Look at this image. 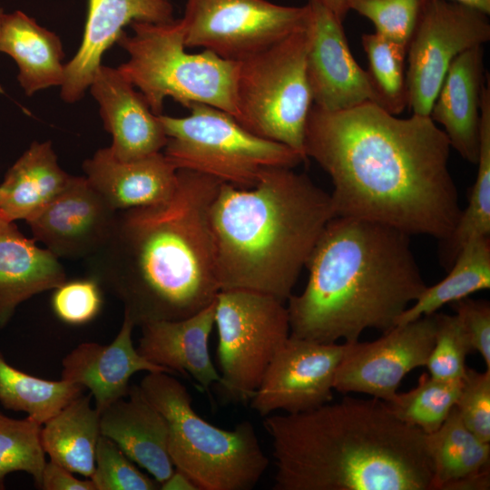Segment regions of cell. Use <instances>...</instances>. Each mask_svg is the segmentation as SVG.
I'll return each mask as SVG.
<instances>
[{
    "label": "cell",
    "mask_w": 490,
    "mask_h": 490,
    "mask_svg": "<svg viewBox=\"0 0 490 490\" xmlns=\"http://www.w3.org/2000/svg\"><path fill=\"white\" fill-rule=\"evenodd\" d=\"M450 150L430 116L398 118L373 103L339 112L312 105L305 129L304 153L331 179L335 216L440 241L462 211Z\"/></svg>",
    "instance_id": "cell-1"
},
{
    "label": "cell",
    "mask_w": 490,
    "mask_h": 490,
    "mask_svg": "<svg viewBox=\"0 0 490 490\" xmlns=\"http://www.w3.org/2000/svg\"><path fill=\"white\" fill-rule=\"evenodd\" d=\"M222 182L178 170L165 201L119 211L89 277L114 295L135 327L191 317L220 291L210 209Z\"/></svg>",
    "instance_id": "cell-2"
},
{
    "label": "cell",
    "mask_w": 490,
    "mask_h": 490,
    "mask_svg": "<svg viewBox=\"0 0 490 490\" xmlns=\"http://www.w3.org/2000/svg\"><path fill=\"white\" fill-rule=\"evenodd\" d=\"M274 490H432L426 434L383 400L340 402L265 416Z\"/></svg>",
    "instance_id": "cell-3"
},
{
    "label": "cell",
    "mask_w": 490,
    "mask_h": 490,
    "mask_svg": "<svg viewBox=\"0 0 490 490\" xmlns=\"http://www.w3.org/2000/svg\"><path fill=\"white\" fill-rule=\"evenodd\" d=\"M409 237L371 220L331 218L307 260L304 290L287 300L289 336L353 343L368 328H394L426 288Z\"/></svg>",
    "instance_id": "cell-4"
},
{
    "label": "cell",
    "mask_w": 490,
    "mask_h": 490,
    "mask_svg": "<svg viewBox=\"0 0 490 490\" xmlns=\"http://www.w3.org/2000/svg\"><path fill=\"white\" fill-rule=\"evenodd\" d=\"M334 216L329 193L292 168H265L251 188L221 183L209 215L220 290L286 302Z\"/></svg>",
    "instance_id": "cell-5"
},
{
    "label": "cell",
    "mask_w": 490,
    "mask_h": 490,
    "mask_svg": "<svg viewBox=\"0 0 490 490\" xmlns=\"http://www.w3.org/2000/svg\"><path fill=\"white\" fill-rule=\"evenodd\" d=\"M172 374L148 372L139 386L168 425V451L174 468L198 490H250L270 461L252 424L233 429L211 425L192 407L187 388Z\"/></svg>",
    "instance_id": "cell-6"
},
{
    "label": "cell",
    "mask_w": 490,
    "mask_h": 490,
    "mask_svg": "<svg viewBox=\"0 0 490 490\" xmlns=\"http://www.w3.org/2000/svg\"><path fill=\"white\" fill-rule=\"evenodd\" d=\"M131 27L133 34L123 32L116 42L129 54L117 69L139 89L154 114H162L163 102L171 97L187 108L193 103L213 106L237 120L239 62L210 50L187 53L181 19L132 22Z\"/></svg>",
    "instance_id": "cell-7"
},
{
    "label": "cell",
    "mask_w": 490,
    "mask_h": 490,
    "mask_svg": "<svg viewBox=\"0 0 490 490\" xmlns=\"http://www.w3.org/2000/svg\"><path fill=\"white\" fill-rule=\"evenodd\" d=\"M188 108L185 117L159 115L168 137L163 153L177 170L251 188L263 169H294L306 160L285 144L253 134L222 110L198 103Z\"/></svg>",
    "instance_id": "cell-8"
},
{
    "label": "cell",
    "mask_w": 490,
    "mask_h": 490,
    "mask_svg": "<svg viewBox=\"0 0 490 490\" xmlns=\"http://www.w3.org/2000/svg\"><path fill=\"white\" fill-rule=\"evenodd\" d=\"M308 44L307 21L281 41L239 62L236 80L237 122L306 159L305 129L313 105L306 73Z\"/></svg>",
    "instance_id": "cell-9"
},
{
    "label": "cell",
    "mask_w": 490,
    "mask_h": 490,
    "mask_svg": "<svg viewBox=\"0 0 490 490\" xmlns=\"http://www.w3.org/2000/svg\"><path fill=\"white\" fill-rule=\"evenodd\" d=\"M220 383L237 401H250L270 363L290 335L285 302L267 294L220 290L215 299Z\"/></svg>",
    "instance_id": "cell-10"
},
{
    "label": "cell",
    "mask_w": 490,
    "mask_h": 490,
    "mask_svg": "<svg viewBox=\"0 0 490 490\" xmlns=\"http://www.w3.org/2000/svg\"><path fill=\"white\" fill-rule=\"evenodd\" d=\"M309 6L267 0H187L181 18L186 47H203L240 62L306 25Z\"/></svg>",
    "instance_id": "cell-11"
},
{
    "label": "cell",
    "mask_w": 490,
    "mask_h": 490,
    "mask_svg": "<svg viewBox=\"0 0 490 490\" xmlns=\"http://www.w3.org/2000/svg\"><path fill=\"white\" fill-rule=\"evenodd\" d=\"M489 40L488 15L451 0H425L407 52V106L412 114L430 116L454 59Z\"/></svg>",
    "instance_id": "cell-12"
},
{
    "label": "cell",
    "mask_w": 490,
    "mask_h": 490,
    "mask_svg": "<svg viewBox=\"0 0 490 490\" xmlns=\"http://www.w3.org/2000/svg\"><path fill=\"white\" fill-rule=\"evenodd\" d=\"M436 330L434 313L397 325L374 341L348 343L335 375L334 390L391 400L407 374L426 366Z\"/></svg>",
    "instance_id": "cell-13"
},
{
    "label": "cell",
    "mask_w": 490,
    "mask_h": 490,
    "mask_svg": "<svg viewBox=\"0 0 490 490\" xmlns=\"http://www.w3.org/2000/svg\"><path fill=\"white\" fill-rule=\"evenodd\" d=\"M348 347V342L320 343L289 336L250 399L251 408L267 416L277 410L295 414L329 403Z\"/></svg>",
    "instance_id": "cell-14"
},
{
    "label": "cell",
    "mask_w": 490,
    "mask_h": 490,
    "mask_svg": "<svg viewBox=\"0 0 490 490\" xmlns=\"http://www.w3.org/2000/svg\"><path fill=\"white\" fill-rule=\"evenodd\" d=\"M307 5L306 73L313 105L339 112L365 103H376L368 74L350 52L342 21L313 0Z\"/></svg>",
    "instance_id": "cell-15"
},
{
    "label": "cell",
    "mask_w": 490,
    "mask_h": 490,
    "mask_svg": "<svg viewBox=\"0 0 490 490\" xmlns=\"http://www.w3.org/2000/svg\"><path fill=\"white\" fill-rule=\"evenodd\" d=\"M116 214L86 177L72 176L66 187L27 223L34 240L58 259L86 260L110 238Z\"/></svg>",
    "instance_id": "cell-16"
},
{
    "label": "cell",
    "mask_w": 490,
    "mask_h": 490,
    "mask_svg": "<svg viewBox=\"0 0 490 490\" xmlns=\"http://www.w3.org/2000/svg\"><path fill=\"white\" fill-rule=\"evenodd\" d=\"M173 20L169 0H88L83 35L74 56L65 64L61 98L80 100L102 64L103 54L132 22L167 23Z\"/></svg>",
    "instance_id": "cell-17"
},
{
    "label": "cell",
    "mask_w": 490,
    "mask_h": 490,
    "mask_svg": "<svg viewBox=\"0 0 490 490\" xmlns=\"http://www.w3.org/2000/svg\"><path fill=\"white\" fill-rule=\"evenodd\" d=\"M89 88L113 137L109 149L117 160L134 161L165 147L168 137L159 115L117 68L101 64Z\"/></svg>",
    "instance_id": "cell-18"
},
{
    "label": "cell",
    "mask_w": 490,
    "mask_h": 490,
    "mask_svg": "<svg viewBox=\"0 0 490 490\" xmlns=\"http://www.w3.org/2000/svg\"><path fill=\"white\" fill-rule=\"evenodd\" d=\"M134 327L123 316L122 327L110 344L83 342L62 361V379L89 389L99 413L128 395L130 379L135 373L173 374L168 368L150 362L138 352L132 339Z\"/></svg>",
    "instance_id": "cell-19"
},
{
    "label": "cell",
    "mask_w": 490,
    "mask_h": 490,
    "mask_svg": "<svg viewBox=\"0 0 490 490\" xmlns=\"http://www.w3.org/2000/svg\"><path fill=\"white\" fill-rule=\"evenodd\" d=\"M83 169L93 189L117 211L163 202L177 186L178 170L161 152L122 162L109 147L102 148L84 161Z\"/></svg>",
    "instance_id": "cell-20"
},
{
    "label": "cell",
    "mask_w": 490,
    "mask_h": 490,
    "mask_svg": "<svg viewBox=\"0 0 490 490\" xmlns=\"http://www.w3.org/2000/svg\"><path fill=\"white\" fill-rule=\"evenodd\" d=\"M214 322L215 300L191 317L142 325L136 348L150 362L173 374L190 375L202 392L210 391L221 380L209 351Z\"/></svg>",
    "instance_id": "cell-21"
},
{
    "label": "cell",
    "mask_w": 490,
    "mask_h": 490,
    "mask_svg": "<svg viewBox=\"0 0 490 490\" xmlns=\"http://www.w3.org/2000/svg\"><path fill=\"white\" fill-rule=\"evenodd\" d=\"M483 57V46H475L454 59L430 112L431 119L444 127L451 148L473 164L478 161L486 79Z\"/></svg>",
    "instance_id": "cell-22"
},
{
    "label": "cell",
    "mask_w": 490,
    "mask_h": 490,
    "mask_svg": "<svg viewBox=\"0 0 490 490\" xmlns=\"http://www.w3.org/2000/svg\"><path fill=\"white\" fill-rule=\"evenodd\" d=\"M101 435L112 439L160 485L174 471L168 451V425L139 385L100 413Z\"/></svg>",
    "instance_id": "cell-23"
},
{
    "label": "cell",
    "mask_w": 490,
    "mask_h": 490,
    "mask_svg": "<svg viewBox=\"0 0 490 490\" xmlns=\"http://www.w3.org/2000/svg\"><path fill=\"white\" fill-rule=\"evenodd\" d=\"M66 280L58 258L27 239L15 221L0 216V328L18 306Z\"/></svg>",
    "instance_id": "cell-24"
},
{
    "label": "cell",
    "mask_w": 490,
    "mask_h": 490,
    "mask_svg": "<svg viewBox=\"0 0 490 490\" xmlns=\"http://www.w3.org/2000/svg\"><path fill=\"white\" fill-rule=\"evenodd\" d=\"M432 490H488L490 443L470 431L454 407L442 426L426 434Z\"/></svg>",
    "instance_id": "cell-25"
},
{
    "label": "cell",
    "mask_w": 490,
    "mask_h": 490,
    "mask_svg": "<svg viewBox=\"0 0 490 490\" xmlns=\"http://www.w3.org/2000/svg\"><path fill=\"white\" fill-rule=\"evenodd\" d=\"M0 52L15 62L17 80L26 95L64 83L65 64L60 38L24 13L5 14Z\"/></svg>",
    "instance_id": "cell-26"
},
{
    "label": "cell",
    "mask_w": 490,
    "mask_h": 490,
    "mask_svg": "<svg viewBox=\"0 0 490 490\" xmlns=\"http://www.w3.org/2000/svg\"><path fill=\"white\" fill-rule=\"evenodd\" d=\"M72 175L58 164L50 142H34L10 167L0 185V216L32 220L68 184Z\"/></svg>",
    "instance_id": "cell-27"
},
{
    "label": "cell",
    "mask_w": 490,
    "mask_h": 490,
    "mask_svg": "<svg viewBox=\"0 0 490 490\" xmlns=\"http://www.w3.org/2000/svg\"><path fill=\"white\" fill-rule=\"evenodd\" d=\"M92 395H80L42 425L41 440L50 460L74 474L91 478L101 436L100 413Z\"/></svg>",
    "instance_id": "cell-28"
},
{
    "label": "cell",
    "mask_w": 490,
    "mask_h": 490,
    "mask_svg": "<svg viewBox=\"0 0 490 490\" xmlns=\"http://www.w3.org/2000/svg\"><path fill=\"white\" fill-rule=\"evenodd\" d=\"M449 273L440 282L427 287L398 318L397 325L432 315L444 305L490 289V239L475 237L459 250Z\"/></svg>",
    "instance_id": "cell-29"
},
{
    "label": "cell",
    "mask_w": 490,
    "mask_h": 490,
    "mask_svg": "<svg viewBox=\"0 0 490 490\" xmlns=\"http://www.w3.org/2000/svg\"><path fill=\"white\" fill-rule=\"evenodd\" d=\"M475 181L468 204L455 229L441 241L440 260L448 270L464 244L469 240L490 235V85L485 84L481 102L480 146Z\"/></svg>",
    "instance_id": "cell-30"
},
{
    "label": "cell",
    "mask_w": 490,
    "mask_h": 490,
    "mask_svg": "<svg viewBox=\"0 0 490 490\" xmlns=\"http://www.w3.org/2000/svg\"><path fill=\"white\" fill-rule=\"evenodd\" d=\"M83 387L64 379L48 380L27 374L6 360L0 351V404L21 411L43 425L73 399Z\"/></svg>",
    "instance_id": "cell-31"
},
{
    "label": "cell",
    "mask_w": 490,
    "mask_h": 490,
    "mask_svg": "<svg viewBox=\"0 0 490 490\" xmlns=\"http://www.w3.org/2000/svg\"><path fill=\"white\" fill-rule=\"evenodd\" d=\"M362 46L368 61V74L376 104L387 113L399 114L407 105V47L377 33L364 34Z\"/></svg>",
    "instance_id": "cell-32"
},
{
    "label": "cell",
    "mask_w": 490,
    "mask_h": 490,
    "mask_svg": "<svg viewBox=\"0 0 490 490\" xmlns=\"http://www.w3.org/2000/svg\"><path fill=\"white\" fill-rule=\"evenodd\" d=\"M461 385L462 379L441 380L424 373L416 387L407 392H397L386 403L399 420L430 434L447 418L457 401Z\"/></svg>",
    "instance_id": "cell-33"
},
{
    "label": "cell",
    "mask_w": 490,
    "mask_h": 490,
    "mask_svg": "<svg viewBox=\"0 0 490 490\" xmlns=\"http://www.w3.org/2000/svg\"><path fill=\"white\" fill-rule=\"evenodd\" d=\"M41 428L29 416L16 419L0 412V490L5 488L6 475L15 472L27 473L40 488L46 464Z\"/></svg>",
    "instance_id": "cell-34"
},
{
    "label": "cell",
    "mask_w": 490,
    "mask_h": 490,
    "mask_svg": "<svg viewBox=\"0 0 490 490\" xmlns=\"http://www.w3.org/2000/svg\"><path fill=\"white\" fill-rule=\"evenodd\" d=\"M436 330L433 348L426 367L432 377L454 381L463 378L466 358L474 352L460 318L456 314L436 312Z\"/></svg>",
    "instance_id": "cell-35"
},
{
    "label": "cell",
    "mask_w": 490,
    "mask_h": 490,
    "mask_svg": "<svg viewBox=\"0 0 490 490\" xmlns=\"http://www.w3.org/2000/svg\"><path fill=\"white\" fill-rule=\"evenodd\" d=\"M425 0H350L349 8L370 20L376 33L408 46Z\"/></svg>",
    "instance_id": "cell-36"
},
{
    "label": "cell",
    "mask_w": 490,
    "mask_h": 490,
    "mask_svg": "<svg viewBox=\"0 0 490 490\" xmlns=\"http://www.w3.org/2000/svg\"><path fill=\"white\" fill-rule=\"evenodd\" d=\"M96 490H155L159 484L141 472L112 439L100 436L91 477Z\"/></svg>",
    "instance_id": "cell-37"
},
{
    "label": "cell",
    "mask_w": 490,
    "mask_h": 490,
    "mask_svg": "<svg viewBox=\"0 0 490 490\" xmlns=\"http://www.w3.org/2000/svg\"><path fill=\"white\" fill-rule=\"evenodd\" d=\"M54 290L52 309L56 317L66 324H86L101 311L102 287L91 277L65 280Z\"/></svg>",
    "instance_id": "cell-38"
},
{
    "label": "cell",
    "mask_w": 490,
    "mask_h": 490,
    "mask_svg": "<svg viewBox=\"0 0 490 490\" xmlns=\"http://www.w3.org/2000/svg\"><path fill=\"white\" fill-rule=\"evenodd\" d=\"M455 407L466 426L490 443V369L466 368Z\"/></svg>",
    "instance_id": "cell-39"
},
{
    "label": "cell",
    "mask_w": 490,
    "mask_h": 490,
    "mask_svg": "<svg viewBox=\"0 0 490 490\" xmlns=\"http://www.w3.org/2000/svg\"><path fill=\"white\" fill-rule=\"evenodd\" d=\"M461 320L474 352L483 358L490 369V304L484 299L465 298L452 303Z\"/></svg>",
    "instance_id": "cell-40"
},
{
    "label": "cell",
    "mask_w": 490,
    "mask_h": 490,
    "mask_svg": "<svg viewBox=\"0 0 490 490\" xmlns=\"http://www.w3.org/2000/svg\"><path fill=\"white\" fill-rule=\"evenodd\" d=\"M40 489L43 490H96L91 478L84 480L57 463L49 460L43 471Z\"/></svg>",
    "instance_id": "cell-41"
},
{
    "label": "cell",
    "mask_w": 490,
    "mask_h": 490,
    "mask_svg": "<svg viewBox=\"0 0 490 490\" xmlns=\"http://www.w3.org/2000/svg\"><path fill=\"white\" fill-rule=\"evenodd\" d=\"M159 486L162 490H198L190 477L176 468Z\"/></svg>",
    "instance_id": "cell-42"
},
{
    "label": "cell",
    "mask_w": 490,
    "mask_h": 490,
    "mask_svg": "<svg viewBox=\"0 0 490 490\" xmlns=\"http://www.w3.org/2000/svg\"><path fill=\"white\" fill-rule=\"evenodd\" d=\"M329 10L338 19L343 21L350 10V0H313Z\"/></svg>",
    "instance_id": "cell-43"
},
{
    "label": "cell",
    "mask_w": 490,
    "mask_h": 490,
    "mask_svg": "<svg viewBox=\"0 0 490 490\" xmlns=\"http://www.w3.org/2000/svg\"><path fill=\"white\" fill-rule=\"evenodd\" d=\"M474 7L486 15L490 13V0H451Z\"/></svg>",
    "instance_id": "cell-44"
},
{
    "label": "cell",
    "mask_w": 490,
    "mask_h": 490,
    "mask_svg": "<svg viewBox=\"0 0 490 490\" xmlns=\"http://www.w3.org/2000/svg\"><path fill=\"white\" fill-rule=\"evenodd\" d=\"M4 15H5V12H4L3 8L0 5V30H1V25H2V21H3Z\"/></svg>",
    "instance_id": "cell-45"
}]
</instances>
